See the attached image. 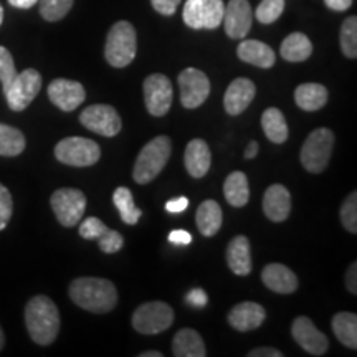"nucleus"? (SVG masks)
Returning a JSON list of instances; mask_svg holds the SVG:
<instances>
[{"label": "nucleus", "instance_id": "de8ad7c7", "mask_svg": "<svg viewBox=\"0 0 357 357\" xmlns=\"http://www.w3.org/2000/svg\"><path fill=\"white\" fill-rule=\"evenodd\" d=\"M324 3L331 8V10L344 12L352 6V0H324Z\"/></svg>", "mask_w": 357, "mask_h": 357}, {"label": "nucleus", "instance_id": "c9c22d12", "mask_svg": "<svg viewBox=\"0 0 357 357\" xmlns=\"http://www.w3.org/2000/svg\"><path fill=\"white\" fill-rule=\"evenodd\" d=\"M341 223L352 235L357 234V194L351 192L341 207Z\"/></svg>", "mask_w": 357, "mask_h": 357}, {"label": "nucleus", "instance_id": "58836bf2", "mask_svg": "<svg viewBox=\"0 0 357 357\" xmlns=\"http://www.w3.org/2000/svg\"><path fill=\"white\" fill-rule=\"evenodd\" d=\"M106 230H108V227L98 217H86L82 225H79V235L84 240H98Z\"/></svg>", "mask_w": 357, "mask_h": 357}, {"label": "nucleus", "instance_id": "412c9836", "mask_svg": "<svg viewBox=\"0 0 357 357\" xmlns=\"http://www.w3.org/2000/svg\"><path fill=\"white\" fill-rule=\"evenodd\" d=\"M184 162L187 172L194 178H202L212 164L211 147L204 139H192L185 147Z\"/></svg>", "mask_w": 357, "mask_h": 357}, {"label": "nucleus", "instance_id": "423d86ee", "mask_svg": "<svg viewBox=\"0 0 357 357\" xmlns=\"http://www.w3.org/2000/svg\"><path fill=\"white\" fill-rule=\"evenodd\" d=\"M55 158L66 166L89 167L100 160L101 149L88 137H65L55 146Z\"/></svg>", "mask_w": 357, "mask_h": 357}, {"label": "nucleus", "instance_id": "4be33fe9", "mask_svg": "<svg viewBox=\"0 0 357 357\" xmlns=\"http://www.w3.org/2000/svg\"><path fill=\"white\" fill-rule=\"evenodd\" d=\"M236 55L245 63L258 66V68L263 70L271 68L276 61L273 48L268 47L266 43L258 42V40H243L236 48Z\"/></svg>", "mask_w": 357, "mask_h": 357}, {"label": "nucleus", "instance_id": "7ed1b4c3", "mask_svg": "<svg viewBox=\"0 0 357 357\" xmlns=\"http://www.w3.org/2000/svg\"><path fill=\"white\" fill-rule=\"evenodd\" d=\"M172 153L171 139L167 136H158L142 147L134 164L132 177L137 184H149L166 167Z\"/></svg>", "mask_w": 357, "mask_h": 357}, {"label": "nucleus", "instance_id": "393cba45", "mask_svg": "<svg viewBox=\"0 0 357 357\" xmlns=\"http://www.w3.org/2000/svg\"><path fill=\"white\" fill-rule=\"evenodd\" d=\"M294 101L298 108L307 113L324 108L328 102V89L319 83H303L294 89Z\"/></svg>", "mask_w": 357, "mask_h": 357}, {"label": "nucleus", "instance_id": "9b49d317", "mask_svg": "<svg viewBox=\"0 0 357 357\" xmlns=\"http://www.w3.org/2000/svg\"><path fill=\"white\" fill-rule=\"evenodd\" d=\"M79 123L89 131L105 137L118 136L123 128L121 116L109 105H91L79 114Z\"/></svg>", "mask_w": 357, "mask_h": 357}, {"label": "nucleus", "instance_id": "2eb2a0df", "mask_svg": "<svg viewBox=\"0 0 357 357\" xmlns=\"http://www.w3.org/2000/svg\"><path fill=\"white\" fill-rule=\"evenodd\" d=\"M48 98L58 109L70 113L86 100V91L79 82L58 78L48 84Z\"/></svg>", "mask_w": 357, "mask_h": 357}, {"label": "nucleus", "instance_id": "f8f14e48", "mask_svg": "<svg viewBox=\"0 0 357 357\" xmlns=\"http://www.w3.org/2000/svg\"><path fill=\"white\" fill-rule=\"evenodd\" d=\"M178 88H181V102L187 109L202 106L211 95V82L207 75L197 68H185L178 73Z\"/></svg>", "mask_w": 357, "mask_h": 357}, {"label": "nucleus", "instance_id": "6e6552de", "mask_svg": "<svg viewBox=\"0 0 357 357\" xmlns=\"http://www.w3.org/2000/svg\"><path fill=\"white\" fill-rule=\"evenodd\" d=\"M223 10V0H187L182 19L194 30H213L222 24Z\"/></svg>", "mask_w": 357, "mask_h": 357}, {"label": "nucleus", "instance_id": "cd10ccee", "mask_svg": "<svg viewBox=\"0 0 357 357\" xmlns=\"http://www.w3.org/2000/svg\"><path fill=\"white\" fill-rule=\"evenodd\" d=\"M223 195L231 207H245L250 200L248 178L243 172L235 171L225 178L223 184Z\"/></svg>", "mask_w": 357, "mask_h": 357}, {"label": "nucleus", "instance_id": "f257e3e1", "mask_svg": "<svg viewBox=\"0 0 357 357\" xmlns=\"http://www.w3.org/2000/svg\"><path fill=\"white\" fill-rule=\"evenodd\" d=\"M70 298L75 305L89 312H109L118 303V291L109 280L105 278H77L70 284Z\"/></svg>", "mask_w": 357, "mask_h": 357}, {"label": "nucleus", "instance_id": "4c0bfd02", "mask_svg": "<svg viewBox=\"0 0 357 357\" xmlns=\"http://www.w3.org/2000/svg\"><path fill=\"white\" fill-rule=\"evenodd\" d=\"M98 245H100V250L102 253H108V255H113V253H118L119 250L123 248L124 238L119 231L108 229L102 234L100 238L96 240Z\"/></svg>", "mask_w": 357, "mask_h": 357}, {"label": "nucleus", "instance_id": "09e8293b", "mask_svg": "<svg viewBox=\"0 0 357 357\" xmlns=\"http://www.w3.org/2000/svg\"><path fill=\"white\" fill-rule=\"evenodd\" d=\"M8 3L17 8H32L35 3H38V0H8Z\"/></svg>", "mask_w": 357, "mask_h": 357}, {"label": "nucleus", "instance_id": "ea45409f", "mask_svg": "<svg viewBox=\"0 0 357 357\" xmlns=\"http://www.w3.org/2000/svg\"><path fill=\"white\" fill-rule=\"evenodd\" d=\"M13 213V200L8 189L0 184V231H2L10 222Z\"/></svg>", "mask_w": 357, "mask_h": 357}, {"label": "nucleus", "instance_id": "f704fd0d", "mask_svg": "<svg viewBox=\"0 0 357 357\" xmlns=\"http://www.w3.org/2000/svg\"><path fill=\"white\" fill-rule=\"evenodd\" d=\"M284 10V0H261L258 6L255 17L263 25H270L281 17Z\"/></svg>", "mask_w": 357, "mask_h": 357}, {"label": "nucleus", "instance_id": "3c124183", "mask_svg": "<svg viewBox=\"0 0 357 357\" xmlns=\"http://www.w3.org/2000/svg\"><path fill=\"white\" fill-rule=\"evenodd\" d=\"M139 357H162V352H159V351H147V352H142Z\"/></svg>", "mask_w": 357, "mask_h": 357}, {"label": "nucleus", "instance_id": "2f4dec72", "mask_svg": "<svg viewBox=\"0 0 357 357\" xmlns=\"http://www.w3.org/2000/svg\"><path fill=\"white\" fill-rule=\"evenodd\" d=\"M113 202L118 208L121 220L128 225H136L139 222L142 212L134 204V197L128 187H118L113 194Z\"/></svg>", "mask_w": 357, "mask_h": 357}, {"label": "nucleus", "instance_id": "5701e85b", "mask_svg": "<svg viewBox=\"0 0 357 357\" xmlns=\"http://www.w3.org/2000/svg\"><path fill=\"white\" fill-rule=\"evenodd\" d=\"M227 265L238 276H248L252 273V250H250V240L247 236L238 235L229 243Z\"/></svg>", "mask_w": 357, "mask_h": 357}, {"label": "nucleus", "instance_id": "f03ea898", "mask_svg": "<svg viewBox=\"0 0 357 357\" xmlns=\"http://www.w3.org/2000/svg\"><path fill=\"white\" fill-rule=\"evenodd\" d=\"M25 326L33 342L50 346L60 333V311L50 298L38 294L26 303Z\"/></svg>", "mask_w": 357, "mask_h": 357}, {"label": "nucleus", "instance_id": "473e14b6", "mask_svg": "<svg viewBox=\"0 0 357 357\" xmlns=\"http://www.w3.org/2000/svg\"><path fill=\"white\" fill-rule=\"evenodd\" d=\"M40 15L47 22H58L65 19L73 7V0H38Z\"/></svg>", "mask_w": 357, "mask_h": 357}, {"label": "nucleus", "instance_id": "a878e982", "mask_svg": "<svg viewBox=\"0 0 357 357\" xmlns=\"http://www.w3.org/2000/svg\"><path fill=\"white\" fill-rule=\"evenodd\" d=\"M222 208L215 200H204L195 213V223L204 236H213L222 227Z\"/></svg>", "mask_w": 357, "mask_h": 357}, {"label": "nucleus", "instance_id": "79ce46f5", "mask_svg": "<svg viewBox=\"0 0 357 357\" xmlns=\"http://www.w3.org/2000/svg\"><path fill=\"white\" fill-rule=\"evenodd\" d=\"M187 303H189L190 306L197 307V310H202V307L207 306L208 296L202 288H194L187 293Z\"/></svg>", "mask_w": 357, "mask_h": 357}, {"label": "nucleus", "instance_id": "864d4df0", "mask_svg": "<svg viewBox=\"0 0 357 357\" xmlns=\"http://www.w3.org/2000/svg\"><path fill=\"white\" fill-rule=\"evenodd\" d=\"M2 22H3V7L2 3H0V25H2Z\"/></svg>", "mask_w": 357, "mask_h": 357}, {"label": "nucleus", "instance_id": "a19ab883", "mask_svg": "<svg viewBox=\"0 0 357 357\" xmlns=\"http://www.w3.org/2000/svg\"><path fill=\"white\" fill-rule=\"evenodd\" d=\"M151 3H153L154 10L159 12L160 15L171 17L176 13L181 0H151Z\"/></svg>", "mask_w": 357, "mask_h": 357}, {"label": "nucleus", "instance_id": "ddd939ff", "mask_svg": "<svg viewBox=\"0 0 357 357\" xmlns=\"http://www.w3.org/2000/svg\"><path fill=\"white\" fill-rule=\"evenodd\" d=\"M144 102L149 114L166 116L172 106L174 88L166 75L154 73L144 79Z\"/></svg>", "mask_w": 357, "mask_h": 357}, {"label": "nucleus", "instance_id": "dca6fc26", "mask_svg": "<svg viewBox=\"0 0 357 357\" xmlns=\"http://www.w3.org/2000/svg\"><path fill=\"white\" fill-rule=\"evenodd\" d=\"M291 334L294 341L311 356H324L328 351V337L316 328L314 323L306 316H300L293 321Z\"/></svg>", "mask_w": 357, "mask_h": 357}, {"label": "nucleus", "instance_id": "aec40b11", "mask_svg": "<svg viewBox=\"0 0 357 357\" xmlns=\"http://www.w3.org/2000/svg\"><path fill=\"white\" fill-rule=\"evenodd\" d=\"M261 281L268 289L280 294L294 293L298 288L296 275L281 263H270V265L263 268Z\"/></svg>", "mask_w": 357, "mask_h": 357}, {"label": "nucleus", "instance_id": "20e7f679", "mask_svg": "<svg viewBox=\"0 0 357 357\" xmlns=\"http://www.w3.org/2000/svg\"><path fill=\"white\" fill-rule=\"evenodd\" d=\"M136 52L137 37L134 26L126 20L118 22L111 26L105 47L106 61L114 68H126L136 58Z\"/></svg>", "mask_w": 357, "mask_h": 357}, {"label": "nucleus", "instance_id": "49530a36", "mask_svg": "<svg viewBox=\"0 0 357 357\" xmlns=\"http://www.w3.org/2000/svg\"><path fill=\"white\" fill-rule=\"evenodd\" d=\"M248 357H283V352L275 347H258L248 352Z\"/></svg>", "mask_w": 357, "mask_h": 357}, {"label": "nucleus", "instance_id": "c85d7f7f", "mask_svg": "<svg viewBox=\"0 0 357 357\" xmlns=\"http://www.w3.org/2000/svg\"><path fill=\"white\" fill-rule=\"evenodd\" d=\"M261 128L265 136L275 144H283L288 139V124L278 108H268L261 116Z\"/></svg>", "mask_w": 357, "mask_h": 357}, {"label": "nucleus", "instance_id": "b1692460", "mask_svg": "<svg viewBox=\"0 0 357 357\" xmlns=\"http://www.w3.org/2000/svg\"><path fill=\"white\" fill-rule=\"evenodd\" d=\"M172 352L176 357H205L204 339L195 329L184 328L181 329L172 341Z\"/></svg>", "mask_w": 357, "mask_h": 357}, {"label": "nucleus", "instance_id": "bb28decb", "mask_svg": "<svg viewBox=\"0 0 357 357\" xmlns=\"http://www.w3.org/2000/svg\"><path fill=\"white\" fill-rule=\"evenodd\" d=\"M280 53L287 61L300 63V61H305L311 56L312 43L305 33L301 32L289 33L288 37L283 40V43H281Z\"/></svg>", "mask_w": 357, "mask_h": 357}, {"label": "nucleus", "instance_id": "7c9ffc66", "mask_svg": "<svg viewBox=\"0 0 357 357\" xmlns=\"http://www.w3.org/2000/svg\"><path fill=\"white\" fill-rule=\"evenodd\" d=\"M25 136L20 129L0 123V155L15 158L25 149Z\"/></svg>", "mask_w": 357, "mask_h": 357}, {"label": "nucleus", "instance_id": "37998d69", "mask_svg": "<svg viewBox=\"0 0 357 357\" xmlns=\"http://www.w3.org/2000/svg\"><path fill=\"white\" fill-rule=\"evenodd\" d=\"M187 207H189V199H187V197L171 199L166 204V211L169 213H181V212H184Z\"/></svg>", "mask_w": 357, "mask_h": 357}, {"label": "nucleus", "instance_id": "39448f33", "mask_svg": "<svg viewBox=\"0 0 357 357\" xmlns=\"http://www.w3.org/2000/svg\"><path fill=\"white\" fill-rule=\"evenodd\" d=\"M334 147V132L328 128L314 129L301 147V164L307 172L321 174L328 167Z\"/></svg>", "mask_w": 357, "mask_h": 357}, {"label": "nucleus", "instance_id": "4468645a", "mask_svg": "<svg viewBox=\"0 0 357 357\" xmlns=\"http://www.w3.org/2000/svg\"><path fill=\"white\" fill-rule=\"evenodd\" d=\"M223 25L225 33L230 38H245L252 29L253 12L248 0H230L223 10Z\"/></svg>", "mask_w": 357, "mask_h": 357}, {"label": "nucleus", "instance_id": "c756f323", "mask_svg": "<svg viewBox=\"0 0 357 357\" xmlns=\"http://www.w3.org/2000/svg\"><path fill=\"white\" fill-rule=\"evenodd\" d=\"M333 331L341 344L357 349V316L354 312H337L333 318Z\"/></svg>", "mask_w": 357, "mask_h": 357}, {"label": "nucleus", "instance_id": "a211bd4d", "mask_svg": "<svg viewBox=\"0 0 357 357\" xmlns=\"http://www.w3.org/2000/svg\"><path fill=\"white\" fill-rule=\"evenodd\" d=\"M265 319L266 310L253 301L240 303V305L231 307V311L229 312L230 326L240 333H248L260 328Z\"/></svg>", "mask_w": 357, "mask_h": 357}, {"label": "nucleus", "instance_id": "72a5a7b5", "mask_svg": "<svg viewBox=\"0 0 357 357\" xmlns=\"http://www.w3.org/2000/svg\"><path fill=\"white\" fill-rule=\"evenodd\" d=\"M341 50L347 58L357 56V19L349 17L341 26Z\"/></svg>", "mask_w": 357, "mask_h": 357}, {"label": "nucleus", "instance_id": "e433bc0d", "mask_svg": "<svg viewBox=\"0 0 357 357\" xmlns=\"http://www.w3.org/2000/svg\"><path fill=\"white\" fill-rule=\"evenodd\" d=\"M17 77L15 63H13L12 53L7 50L6 47H0V83H2V89L10 86L13 78Z\"/></svg>", "mask_w": 357, "mask_h": 357}, {"label": "nucleus", "instance_id": "1a4fd4ad", "mask_svg": "<svg viewBox=\"0 0 357 357\" xmlns=\"http://www.w3.org/2000/svg\"><path fill=\"white\" fill-rule=\"evenodd\" d=\"M42 89V75L37 70L26 68L22 73H17L10 86H8L3 95H6L7 105L12 111H24L30 106Z\"/></svg>", "mask_w": 357, "mask_h": 357}, {"label": "nucleus", "instance_id": "a18cd8bd", "mask_svg": "<svg viewBox=\"0 0 357 357\" xmlns=\"http://www.w3.org/2000/svg\"><path fill=\"white\" fill-rule=\"evenodd\" d=\"M356 278H357V263L354 261L346 273V287H347V289H349V293H352V294L357 293V280Z\"/></svg>", "mask_w": 357, "mask_h": 357}, {"label": "nucleus", "instance_id": "9d476101", "mask_svg": "<svg viewBox=\"0 0 357 357\" xmlns=\"http://www.w3.org/2000/svg\"><path fill=\"white\" fill-rule=\"evenodd\" d=\"M50 205L55 212L56 220L63 227L78 225L83 218V213L86 211V197L79 189H58L53 192Z\"/></svg>", "mask_w": 357, "mask_h": 357}, {"label": "nucleus", "instance_id": "f3484780", "mask_svg": "<svg viewBox=\"0 0 357 357\" xmlns=\"http://www.w3.org/2000/svg\"><path fill=\"white\" fill-rule=\"evenodd\" d=\"M257 86L252 79L236 78L227 88L225 96H223V108L230 116L242 114L248 108L250 102L255 100Z\"/></svg>", "mask_w": 357, "mask_h": 357}, {"label": "nucleus", "instance_id": "6ab92c4d", "mask_svg": "<svg viewBox=\"0 0 357 357\" xmlns=\"http://www.w3.org/2000/svg\"><path fill=\"white\" fill-rule=\"evenodd\" d=\"M263 212L271 222H284L291 212V195L281 184L270 185L263 195Z\"/></svg>", "mask_w": 357, "mask_h": 357}, {"label": "nucleus", "instance_id": "603ef678", "mask_svg": "<svg viewBox=\"0 0 357 357\" xmlns=\"http://www.w3.org/2000/svg\"><path fill=\"white\" fill-rule=\"evenodd\" d=\"M3 344H6V334H3L2 326H0V351L3 349Z\"/></svg>", "mask_w": 357, "mask_h": 357}, {"label": "nucleus", "instance_id": "c03bdc74", "mask_svg": "<svg viewBox=\"0 0 357 357\" xmlns=\"http://www.w3.org/2000/svg\"><path fill=\"white\" fill-rule=\"evenodd\" d=\"M169 242L172 245H190L192 235L187 230H172L169 234Z\"/></svg>", "mask_w": 357, "mask_h": 357}, {"label": "nucleus", "instance_id": "0eeeda50", "mask_svg": "<svg viewBox=\"0 0 357 357\" xmlns=\"http://www.w3.org/2000/svg\"><path fill=\"white\" fill-rule=\"evenodd\" d=\"M174 323V310L167 303L149 301L134 311L132 328L141 334H159Z\"/></svg>", "mask_w": 357, "mask_h": 357}, {"label": "nucleus", "instance_id": "8fccbe9b", "mask_svg": "<svg viewBox=\"0 0 357 357\" xmlns=\"http://www.w3.org/2000/svg\"><path fill=\"white\" fill-rule=\"evenodd\" d=\"M258 149H260V146H258V142H257V141H252V142H250V144H248L247 149H245V158H247V159L257 158V155H258Z\"/></svg>", "mask_w": 357, "mask_h": 357}]
</instances>
